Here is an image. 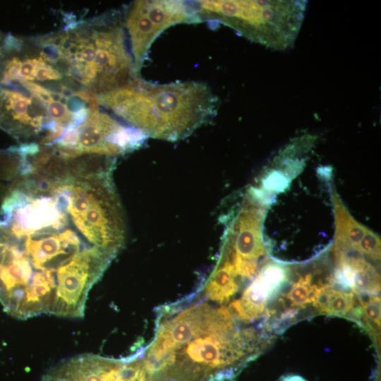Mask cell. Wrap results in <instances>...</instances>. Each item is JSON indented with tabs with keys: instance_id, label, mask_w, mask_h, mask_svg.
Returning <instances> with one entry per match:
<instances>
[{
	"instance_id": "2e32d148",
	"label": "cell",
	"mask_w": 381,
	"mask_h": 381,
	"mask_svg": "<svg viewBox=\"0 0 381 381\" xmlns=\"http://www.w3.org/2000/svg\"><path fill=\"white\" fill-rule=\"evenodd\" d=\"M356 253L377 261L380 258V241L377 235L369 229L358 244Z\"/></svg>"
},
{
	"instance_id": "52a82bcc",
	"label": "cell",
	"mask_w": 381,
	"mask_h": 381,
	"mask_svg": "<svg viewBox=\"0 0 381 381\" xmlns=\"http://www.w3.org/2000/svg\"><path fill=\"white\" fill-rule=\"evenodd\" d=\"M200 22L190 1L133 2L126 10L123 23L136 71L140 73L150 47L163 31L177 24Z\"/></svg>"
},
{
	"instance_id": "8992f818",
	"label": "cell",
	"mask_w": 381,
	"mask_h": 381,
	"mask_svg": "<svg viewBox=\"0 0 381 381\" xmlns=\"http://www.w3.org/2000/svg\"><path fill=\"white\" fill-rule=\"evenodd\" d=\"M0 128L20 145L50 146L62 135L46 104L17 81L0 80Z\"/></svg>"
},
{
	"instance_id": "ac0fdd59",
	"label": "cell",
	"mask_w": 381,
	"mask_h": 381,
	"mask_svg": "<svg viewBox=\"0 0 381 381\" xmlns=\"http://www.w3.org/2000/svg\"><path fill=\"white\" fill-rule=\"evenodd\" d=\"M4 38L5 37H3L2 34L0 33V55L1 54L2 46H3Z\"/></svg>"
},
{
	"instance_id": "4fadbf2b",
	"label": "cell",
	"mask_w": 381,
	"mask_h": 381,
	"mask_svg": "<svg viewBox=\"0 0 381 381\" xmlns=\"http://www.w3.org/2000/svg\"><path fill=\"white\" fill-rule=\"evenodd\" d=\"M20 170V157L14 147L0 150V198L16 179Z\"/></svg>"
},
{
	"instance_id": "9a60e30c",
	"label": "cell",
	"mask_w": 381,
	"mask_h": 381,
	"mask_svg": "<svg viewBox=\"0 0 381 381\" xmlns=\"http://www.w3.org/2000/svg\"><path fill=\"white\" fill-rule=\"evenodd\" d=\"M361 315L370 332L377 337L380 329V298L378 295L359 294Z\"/></svg>"
},
{
	"instance_id": "ba28073f",
	"label": "cell",
	"mask_w": 381,
	"mask_h": 381,
	"mask_svg": "<svg viewBox=\"0 0 381 381\" xmlns=\"http://www.w3.org/2000/svg\"><path fill=\"white\" fill-rule=\"evenodd\" d=\"M143 373L142 363L135 357L115 359L85 354L53 368L42 381H140Z\"/></svg>"
},
{
	"instance_id": "e0dca14e",
	"label": "cell",
	"mask_w": 381,
	"mask_h": 381,
	"mask_svg": "<svg viewBox=\"0 0 381 381\" xmlns=\"http://www.w3.org/2000/svg\"><path fill=\"white\" fill-rule=\"evenodd\" d=\"M280 381H306L303 377L299 375H288L283 377Z\"/></svg>"
},
{
	"instance_id": "6da1fadb",
	"label": "cell",
	"mask_w": 381,
	"mask_h": 381,
	"mask_svg": "<svg viewBox=\"0 0 381 381\" xmlns=\"http://www.w3.org/2000/svg\"><path fill=\"white\" fill-rule=\"evenodd\" d=\"M258 332L195 291L158 308L143 349L152 381H232L263 349Z\"/></svg>"
},
{
	"instance_id": "277c9868",
	"label": "cell",
	"mask_w": 381,
	"mask_h": 381,
	"mask_svg": "<svg viewBox=\"0 0 381 381\" xmlns=\"http://www.w3.org/2000/svg\"><path fill=\"white\" fill-rule=\"evenodd\" d=\"M191 4L200 22L212 20L236 30L266 47H292L301 29L305 1H195Z\"/></svg>"
},
{
	"instance_id": "8fae6325",
	"label": "cell",
	"mask_w": 381,
	"mask_h": 381,
	"mask_svg": "<svg viewBox=\"0 0 381 381\" xmlns=\"http://www.w3.org/2000/svg\"><path fill=\"white\" fill-rule=\"evenodd\" d=\"M312 303L320 314L346 317L353 315L359 320L360 307L355 308L356 300L353 293L336 288L332 284L318 287Z\"/></svg>"
},
{
	"instance_id": "7c38bea8",
	"label": "cell",
	"mask_w": 381,
	"mask_h": 381,
	"mask_svg": "<svg viewBox=\"0 0 381 381\" xmlns=\"http://www.w3.org/2000/svg\"><path fill=\"white\" fill-rule=\"evenodd\" d=\"M344 258L353 272L352 293L378 295L380 290V276L377 270L360 255L335 254Z\"/></svg>"
},
{
	"instance_id": "7a4b0ae2",
	"label": "cell",
	"mask_w": 381,
	"mask_h": 381,
	"mask_svg": "<svg viewBox=\"0 0 381 381\" xmlns=\"http://www.w3.org/2000/svg\"><path fill=\"white\" fill-rule=\"evenodd\" d=\"M36 42L39 55L56 68L66 83L95 96L140 76L123 18L118 13L75 22L65 30L40 37Z\"/></svg>"
},
{
	"instance_id": "9c48e42d",
	"label": "cell",
	"mask_w": 381,
	"mask_h": 381,
	"mask_svg": "<svg viewBox=\"0 0 381 381\" xmlns=\"http://www.w3.org/2000/svg\"><path fill=\"white\" fill-rule=\"evenodd\" d=\"M289 274L288 267L284 265L266 263L241 295L226 308L238 323L255 321L264 315L268 303L280 293Z\"/></svg>"
},
{
	"instance_id": "30bf717a",
	"label": "cell",
	"mask_w": 381,
	"mask_h": 381,
	"mask_svg": "<svg viewBox=\"0 0 381 381\" xmlns=\"http://www.w3.org/2000/svg\"><path fill=\"white\" fill-rule=\"evenodd\" d=\"M332 200L334 214V253L357 254L358 244L368 229L351 216L334 189Z\"/></svg>"
},
{
	"instance_id": "5bb4252c",
	"label": "cell",
	"mask_w": 381,
	"mask_h": 381,
	"mask_svg": "<svg viewBox=\"0 0 381 381\" xmlns=\"http://www.w3.org/2000/svg\"><path fill=\"white\" fill-rule=\"evenodd\" d=\"M312 280L310 274L301 277L287 292L286 298L294 309L303 308L307 304L312 303L313 295L318 289Z\"/></svg>"
},
{
	"instance_id": "5b68a950",
	"label": "cell",
	"mask_w": 381,
	"mask_h": 381,
	"mask_svg": "<svg viewBox=\"0 0 381 381\" xmlns=\"http://www.w3.org/2000/svg\"><path fill=\"white\" fill-rule=\"evenodd\" d=\"M145 138L140 131L119 121L99 106L51 147L68 156L95 155L115 158L138 148Z\"/></svg>"
},
{
	"instance_id": "3957f363",
	"label": "cell",
	"mask_w": 381,
	"mask_h": 381,
	"mask_svg": "<svg viewBox=\"0 0 381 381\" xmlns=\"http://www.w3.org/2000/svg\"><path fill=\"white\" fill-rule=\"evenodd\" d=\"M100 107L147 138L176 141L189 136L216 115L218 99L202 82L155 84L140 76L96 96Z\"/></svg>"
}]
</instances>
